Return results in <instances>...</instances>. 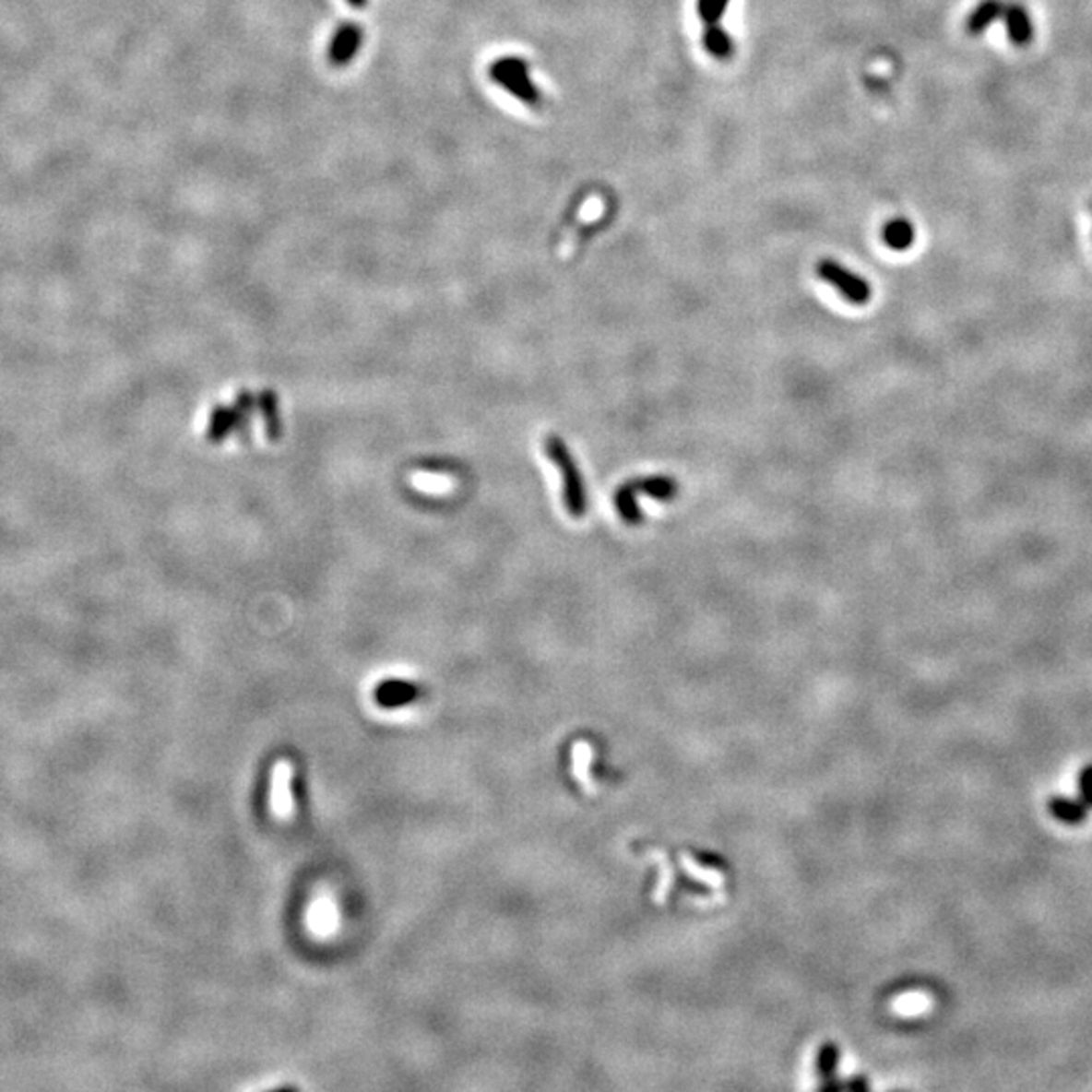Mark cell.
Segmentation results:
<instances>
[{"label":"cell","mask_w":1092,"mask_h":1092,"mask_svg":"<svg viewBox=\"0 0 1092 1092\" xmlns=\"http://www.w3.org/2000/svg\"><path fill=\"white\" fill-rule=\"evenodd\" d=\"M730 0H698L696 10L698 17L705 25H717L727 13Z\"/></svg>","instance_id":"cell-12"},{"label":"cell","mask_w":1092,"mask_h":1092,"mask_svg":"<svg viewBox=\"0 0 1092 1092\" xmlns=\"http://www.w3.org/2000/svg\"><path fill=\"white\" fill-rule=\"evenodd\" d=\"M639 493H646V496L661 502L674 500L678 493V481L670 476H646L629 480L623 486H619L615 492V508L627 524H639L644 520L637 504Z\"/></svg>","instance_id":"cell-2"},{"label":"cell","mask_w":1092,"mask_h":1092,"mask_svg":"<svg viewBox=\"0 0 1092 1092\" xmlns=\"http://www.w3.org/2000/svg\"><path fill=\"white\" fill-rule=\"evenodd\" d=\"M1005 29H1007V37H1010L1012 45L1015 47H1026L1032 43L1034 39V23H1032V17L1027 13V8L1020 3H1012V5H1005Z\"/></svg>","instance_id":"cell-6"},{"label":"cell","mask_w":1092,"mask_h":1092,"mask_svg":"<svg viewBox=\"0 0 1092 1092\" xmlns=\"http://www.w3.org/2000/svg\"><path fill=\"white\" fill-rule=\"evenodd\" d=\"M544 451L563 478V502L573 518H583L587 512V492L579 466L573 459L569 447L559 435H549L544 439Z\"/></svg>","instance_id":"cell-1"},{"label":"cell","mask_w":1092,"mask_h":1092,"mask_svg":"<svg viewBox=\"0 0 1092 1092\" xmlns=\"http://www.w3.org/2000/svg\"><path fill=\"white\" fill-rule=\"evenodd\" d=\"M291 777L293 766L290 761L281 759L273 766L271 775V812L279 819H290L293 813V795H291Z\"/></svg>","instance_id":"cell-5"},{"label":"cell","mask_w":1092,"mask_h":1092,"mask_svg":"<svg viewBox=\"0 0 1092 1092\" xmlns=\"http://www.w3.org/2000/svg\"><path fill=\"white\" fill-rule=\"evenodd\" d=\"M702 41H705V49L708 51V53L714 59L729 61L732 57V53H734L732 37L718 23L717 25H705V33H702Z\"/></svg>","instance_id":"cell-11"},{"label":"cell","mask_w":1092,"mask_h":1092,"mask_svg":"<svg viewBox=\"0 0 1092 1092\" xmlns=\"http://www.w3.org/2000/svg\"><path fill=\"white\" fill-rule=\"evenodd\" d=\"M308 925L312 932L318 934V937H328V934L336 931V925H338V912H336L332 896L326 895V892H322V895L312 900V905L308 908Z\"/></svg>","instance_id":"cell-7"},{"label":"cell","mask_w":1092,"mask_h":1092,"mask_svg":"<svg viewBox=\"0 0 1092 1092\" xmlns=\"http://www.w3.org/2000/svg\"><path fill=\"white\" fill-rule=\"evenodd\" d=\"M1048 812L1052 813V817L1058 819L1060 824L1080 825L1088 819L1090 807L1080 800V797L1076 800V797L1068 795H1052L1048 800Z\"/></svg>","instance_id":"cell-8"},{"label":"cell","mask_w":1092,"mask_h":1092,"mask_svg":"<svg viewBox=\"0 0 1092 1092\" xmlns=\"http://www.w3.org/2000/svg\"><path fill=\"white\" fill-rule=\"evenodd\" d=\"M815 271L819 278L829 283L832 288H836L842 293L844 300L854 303V306H866L870 298H872V288H870V283L834 259H822L817 264Z\"/></svg>","instance_id":"cell-4"},{"label":"cell","mask_w":1092,"mask_h":1092,"mask_svg":"<svg viewBox=\"0 0 1092 1092\" xmlns=\"http://www.w3.org/2000/svg\"><path fill=\"white\" fill-rule=\"evenodd\" d=\"M490 76L498 86L530 108H540V103L544 101L537 83L530 77L528 63L520 57H504L496 61L490 67Z\"/></svg>","instance_id":"cell-3"},{"label":"cell","mask_w":1092,"mask_h":1092,"mask_svg":"<svg viewBox=\"0 0 1092 1092\" xmlns=\"http://www.w3.org/2000/svg\"><path fill=\"white\" fill-rule=\"evenodd\" d=\"M1005 13V5L1002 0H983L973 8V13L967 18V30L971 35H981L990 29L997 18H1002Z\"/></svg>","instance_id":"cell-10"},{"label":"cell","mask_w":1092,"mask_h":1092,"mask_svg":"<svg viewBox=\"0 0 1092 1092\" xmlns=\"http://www.w3.org/2000/svg\"><path fill=\"white\" fill-rule=\"evenodd\" d=\"M915 237H917L915 225H912L910 220L905 217L892 219L884 227H882V239H884L886 247L895 249V251L910 249L912 243H915Z\"/></svg>","instance_id":"cell-9"},{"label":"cell","mask_w":1092,"mask_h":1092,"mask_svg":"<svg viewBox=\"0 0 1092 1092\" xmlns=\"http://www.w3.org/2000/svg\"><path fill=\"white\" fill-rule=\"evenodd\" d=\"M1078 793L1090 810H1092V763L1085 765L1078 773Z\"/></svg>","instance_id":"cell-13"}]
</instances>
